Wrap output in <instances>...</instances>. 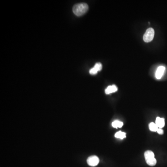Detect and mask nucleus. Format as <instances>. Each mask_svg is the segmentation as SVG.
Listing matches in <instances>:
<instances>
[{
    "label": "nucleus",
    "instance_id": "f257e3e1",
    "mask_svg": "<svg viewBox=\"0 0 167 167\" xmlns=\"http://www.w3.org/2000/svg\"><path fill=\"white\" fill-rule=\"evenodd\" d=\"M88 9V6L86 3H78L73 6L72 11L76 16H80L86 13Z\"/></svg>",
    "mask_w": 167,
    "mask_h": 167
},
{
    "label": "nucleus",
    "instance_id": "f03ea898",
    "mask_svg": "<svg viewBox=\"0 0 167 167\" xmlns=\"http://www.w3.org/2000/svg\"><path fill=\"white\" fill-rule=\"evenodd\" d=\"M145 157L147 163L150 166H155L156 164V160L155 158L154 153L151 150H147L145 153Z\"/></svg>",
    "mask_w": 167,
    "mask_h": 167
},
{
    "label": "nucleus",
    "instance_id": "7ed1b4c3",
    "mask_svg": "<svg viewBox=\"0 0 167 167\" xmlns=\"http://www.w3.org/2000/svg\"><path fill=\"white\" fill-rule=\"evenodd\" d=\"M155 35V31L152 28H149L147 30L143 35V40L147 43L150 42L153 40Z\"/></svg>",
    "mask_w": 167,
    "mask_h": 167
},
{
    "label": "nucleus",
    "instance_id": "20e7f679",
    "mask_svg": "<svg viewBox=\"0 0 167 167\" xmlns=\"http://www.w3.org/2000/svg\"><path fill=\"white\" fill-rule=\"evenodd\" d=\"M87 163L89 166L95 167L99 163V159L98 156L93 155L90 156L87 160Z\"/></svg>",
    "mask_w": 167,
    "mask_h": 167
},
{
    "label": "nucleus",
    "instance_id": "39448f33",
    "mask_svg": "<svg viewBox=\"0 0 167 167\" xmlns=\"http://www.w3.org/2000/svg\"><path fill=\"white\" fill-rule=\"evenodd\" d=\"M165 67L163 66H160L158 67L155 73V77L158 80H160L162 78L165 71Z\"/></svg>",
    "mask_w": 167,
    "mask_h": 167
},
{
    "label": "nucleus",
    "instance_id": "423d86ee",
    "mask_svg": "<svg viewBox=\"0 0 167 167\" xmlns=\"http://www.w3.org/2000/svg\"><path fill=\"white\" fill-rule=\"evenodd\" d=\"M155 124L158 126V128H163L165 125L164 119L160 117H157L155 120Z\"/></svg>",
    "mask_w": 167,
    "mask_h": 167
},
{
    "label": "nucleus",
    "instance_id": "0eeeda50",
    "mask_svg": "<svg viewBox=\"0 0 167 167\" xmlns=\"http://www.w3.org/2000/svg\"><path fill=\"white\" fill-rule=\"evenodd\" d=\"M117 91H118L117 87L115 85H112L107 87L105 90V92H106V94H109L112 93H115Z\"/></svg>",
    "mask_w": 167,
    "mask_h": 167
},
{
    "label": "nucleus",
    "instance_id": "6e6552de",
    "mask_svg": "<svg viewBox=\"0 0 167 167\" xmlns=\"http://www.w3.org/2000/svg\"><path fill=\"white\" fill-rule=\"evenodd\" d=\"M112 126L113 127L115 128H121L123 126V123L119 120H116L112 122Z\"/></svg>",
    "mask_w": 167,
    "mask_h": 167
},
{
    "label": "nucleus",
    "instance_id": "1a4fd4ad",
    "mask_svg": "<svg viewBox=\"0 0 167 167\" xmlns=\"http://www.w3.org/2000/svg\"><path fill=\"white\" fill-rule=\"evenodd\" d=\"M115 137L116 138H120V139H123L126 137V133L124 132L119 131L116 132L115 135Z\"/></svg>",
    "mask_w": 167,
    "mask_h": 167
},
{
    "label": "nucleus",
    "instance_id": "9d476101",
    "mask_svg": "<svg viewBox=\"0 0 167 167\" xmlns=\"http://www.w3.org/2000/svg\"><path fill=\"white\" fill-rule=\"evenodd\" d=\"M149 129L152 132H157L158 127L156 125V124H155V123L152 122V123H150V124H149Z\"/></svg>",
    "mask_w": 167,
    "mask_h": 167
},
{
    "label": "nucleus",
    "instance_id": "9b49d317",
    "mask_svg": "<svg viewBox=\"0 0 167 167\" xmlns=\"http://www.w3.org/2000/svg\"><path fill=\"white\" fill-rule=\"evenodd\" d=\"M94 67L97 70L98 72L100 71L102 69V65L100 63H97L94 66Z\"/></svg>",
    "mask_w": 167,
    "mask_h": 167
},
{
    "label": "nucleus",
    "instance_id": "f8f14e48",
    "mask_svg": "<svg viewBox=\"0 0 167 167\" xmlns=\"http://www.w3.org/2000/svg\"><path fill=\"white\" fill-rule=\"evenodd\" d=\"M90 73L92 75H95L98 73V71L94 67H93L90 70Z\"/></svg>",
    "mask_w": 167,
    "mask_h": 167
},
{
    "label": "nucleus",
    "instance_id": "ddd939ff",
    "mask_svg": "<svg viewBox=\"0 0 167 167\" xmlns=\"http://www.w3.org/2000/svg\"><path fill=\"white\" fill-rule=\"evenodd\" d=\"M156 132L160 135H162V134H163V129L161 128L158 129V131Z\"/></svg>",
    "mask_w": 167,
    "mask_h": 167
}]
</instances>
